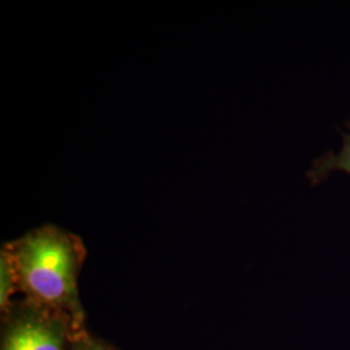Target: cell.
<instances>
[{
  "label": "cell",
  "mask_w": 350,
  "mask_h": 350,
  "mask_svg": "<svg viewBox=\"0 0 350 350\" xmlns=\"http://www.w3.org/2000/svg\"><path fill=\"white\" fill-rule=\"evenodd\" d=\"M347 131L338 129L342 138V147L338 152L327 150L321 157L315 159L308 170L306 178L312 186L323 183L334 172H344L350 175V118L345 122Z\"/></svg>",
  "instance_id": "3"
},
{
  "label": "cell",
  "mask_w": 350,
  "mask_h": 350,
  "mask_svg": "<svg viewBox=\"0 0 350 350\" xmlns=\"http://www.w3.org/2000/svg\"><path fill=\"white\" fill-rule=\"evenodd\" d=\"M5 248L12 257L17 284L44 305L72 308L83 258L79 239L55 226H43Z\"/></svg>",
  "instance_id": "1"
},
{
  "label": "cell",
  "mask_w": 350,
  "mask_h": 350,
  "mask_svg": "<svg viewBox=\"0 0 350 350\" xmlns=\"http://www.w3.org/2000/svg\"><path fill=\"white\" fill-rule=\"evenodd\" d=\"M3 350H64L63 335L46 319L25 318L8 329Z\"/></svg>",
  "instance_id": "2"
},
{
  "label": "cell",
  "mask_w": 350,
  "mask_h": 350,
  "mask_svg": "<svg viewBox=\"0 0 350 350\" xmlns=\"http://www.w3.org/2000/svg\"><path fill=\"white\" fill-rule=\"evenodd\" d=\"M17 284V274L12 257L4 247L0 256V304L1 309H7L14 286Z\"/></svg>",
  "instance_id": "4"
},
{
  "label": "cell",
  "mask_w": 350,
  "mask_h": 350,
  "mask_svg": "<svg viewBox=\"0 0 350 350\" xmlns=\"http://www.w3.org/2000/svg\"><path fill=\"white\" fill-rule=\"evenodd\" d=\"M77 350H103L100 348H98V347H83V348H79V349Z\"/></svg>",
  "instance_id": "5"
}]
</instances>
